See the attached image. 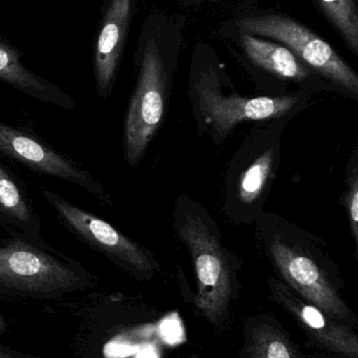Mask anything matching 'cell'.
<instances>
[{"label":"cell","instance_id":"8fae6325","mask_svg":"<svg viewBox=\"0 0 358 358\" xmlns=\"http://www.w3.org/2000/svg\"><path fill=\"white\" fill-rule=\"evenodd\" d=\"M0 227L8 235H20L33 241H44L42 222L29 193L0 159Z\"/></svg>","mask_w":358,"mask_h":358},{"label":"cell","instance_id":"ac0fdd59","mask_svg":"<svg viewBox=\"0 0 358 358\" xmlns=\"http://www.w3.org/2000/svg\"><path fill=\"white\" fill-rule=\"evenodd\" d=\"M0 358H19L18 355H15L14 353L8 351V349L4 348L0 345Z\"/></svg>","mask_w":358,"mask_h":358},{"label":"cell","instance_id":"6da1fadb","mask_svg":"<svg viewBox=\"0 0 358 358\" xmlns=\"http://www.w3.org/2000/svg\"><path fill=\"white\" fill-rule=\"evenodd\" d=\"M95 278L79 261L20 235L0 238V296L58 299L92 287Z\"/></svg>","mask_w":358,"mask_h":358},{"label":"cell","instance_id":"9a60e30c","mask_svg":"<svg viewBox=\"0 0 358 358\" xmlns=\"http://www.w3.org/2000/svg\"><path fill=\"white\" fill-rule=\"evenodd\" d=\"M249 358H296L287 338L271 326L256 328L252 334Z\"/></svg>","mask_w":358,"mask_h":358},{"label":"cell","instance_id":"8992f818","mask_svg":"<svg viewBox=\"0 0 358 358\" xmlns=\"http://www.w3.org/2000/svg\"><path fill=\"white\" fill-rule=\"evenodd\" d=\"M0 157L32 172L60 179L106 201L104 187L77 162L29 130L0 121Z\"/></svg>","mask_w":358,"mask_h":358},{"label":"cell","instance_id":"7c38bea8","mask_svg":"<svg viewBox=\"0 0 358 358\" xmlns=\"http://www.w3.org/2000/svg\"><path fill=\"white\" fill-rule=\"evenodd\" d=\"M0 81L46 104L65 110L75 109L76 102L58 86L38 77L21 64L18 55L0 44Z\"/></svg>","mask_w":358,"mask_h":358},{"label":"cell","instance_id":"7a4b0ae2","mask_svg":"<svg viewBox=\"0 0 358 358\" xmlns=\"http://www.w3.org/2000/svg\"><path fill=\"white\" fill-rule=\"evenodd\" d=\"M42 195L55 210L59 223L76 239L137 277L155 271V262L147 250L111 223L50 189H42Z\"/></svg>","mask_w":358,"mask_h":358},{"label":"cell","instance_id":"277c9868","mask_svg":"<svg viewBox=\"0 0 358 358\" xmlns=\"http://www.w3.org/2000/svg\"><path fill=\"white\" fill-rule=\"evenodd\" d=\"M243 33L263 36L285 44L298 60L352 94H358L357 73L342 57L304 25L282 15L249 17L240 21Z\"/></svg>","mask_w":358,"mask_h":358},{"label":"cell","instance_id":"5b68a950","mask_svg":"<svg viewBox=\"0 0 358 358\" xmlns=\"http://www.w3.org/2000/svg\"><path fill=\"white\" fill-rule=\"evenodd\" d=\"M191 250L198 280L195 305L204 317L218 325L226 315L231 294L230 271L218 238L197 217H187L179 229Z\"/></svg>","mask_w":358,"mask_h":358},{"label":"cell","instance_id":"5bb4252c","mask_svg":"<svg viewBox=\"0 0 358 358\" xmlns=\"http://www.w3.org/2000/svg\"><path fill=\"white\" fill-rule=\"evenodd\" d=\"M324 12L358 55V10L354 0H317Z\"/></svg>","mask_w":358,"mask_h":358},{"label":"cell","instance_id":"52a82bcc","mask_svg":"<svg viewBox=\"0 0 358 358\" xmlns=\"http://www.w3.org/2000/svg\"><path fill=\"white\" fill-rule=\"evenodd\" d=\"M270 252L284 279L331 319H347L349 310L323 269L308 255L275 238Z\"/></svg>","mask_w":358,"mask_h":358},{"label":"cell","instance_id":"2e32d148","mask_svg":"<svg viewBox=\"0 0 358 358\" xmlns=\"http://www.w3.org/2000/svg\"><path fill=\"white\" fill-rule=\"evenodd\" d=\"M273 159L275 153L270 149L258 157L242 174L239 196L244 203H252L260 197L273 171Z\"/></svg>","mask_w":358,"mask_h":358},{"label":"cell","instance_id":"9c48e42d","mask_svg":"<svg viewBox=\"0 0 358 358\" xmlns=\"http://www.w3.org/2000/svg\"><path fill=\"white\" fill-rule=\"evenodd\" d=\"M132 10V0H111L95 55L96 90L100 98L111 96Z\"/></svg>","mask_w":358,"mask_h":358},{"label":"cell","instance_id":"30bf717a","mask_svg":"<svg viewBox=\"0 0 358 358\" xmlns=\"http://www.w3.org/2000/svg\"><path fill=\"white\" fill-rule=\"evenodd\" d=\"M275 298L296 317L309 334L317 338L322 344L336 352L353 358L358 357V341L350 330L338 325L331 317L324 315L321 309L312 304H307L296 298L286 286L275 281L271 284Z\"/></svg>","mask_w":358,"mask_h":358},{"label":"cell","instance_id":"e0dca14e","mask_svg":"<svg viewBox=\"0 0 358 358\" xmlns=\"http://www.w3.org/2000/svg\"><path fill=\"white\" fill-rule=\"evenodd\" d=\"M348 192L345 198L349 220H350L351 233L357 244L358 239V182L357 168L352 171V176L349 178Z\"/></svg>","mask_w":358,"mask_h":358},{"label":"cell","instance_id":"ba28073f","mask_svg":"<svg viewBox=\"0 0 358 358\" xmlns=\"http://www.w3.org/2000/svg\"><path fill=\"white\" fill-rule=\"evenodd\" d=\"M200 107L216 134L224 136L244 121L277 119L287 115L298 103L296 96H225L205 83L198 85Z\"/></svg>","mask_w":358,"mask_h":358},{"label":"cell","instance_id":"4fadbf2b","mask_svg":"<svg viewBox=\"0 0 358 358\" xmlns=\"http://www.w3.org/2000/svg\"><path fill=\"white\" fill-rule=\"evenodd\" d=\"M242 45L248 58L261 69L283 78V79L303 81L309 77V71L304 63L286 46L273 43L244 33Z\"/></svg>","mask_w":358,"mask_h":358},{"label":"cell","instance_id":"3957f363","mask_svg":"<svg viewBox=\"0 0 358 358\" xmlns=\"http://www.w3.org/2000/svg\"><path fill=\"white\" fill-rule=\"evenodd\" d=\"M166 73L159 48L149 40L139 69L136 90L124 123L123 149L126 163L136 166L144 157L164 115Z\"/></svg>","mask_w":358,"mask_h":358},{"label":"cell","instance_id":"d6986e66","mask_svg":"<svg viewBox=\"0 0 358 358\" xmlns=\"http://www.w3.org/2000/svg\"><path fill=\"white\" fill-rule=\"evenodd\" d=\"M4 330H6V324H4V319L0 317V334H4Z\"/></svg>","mask_w":358,"mask_h":358}]
</instances>
